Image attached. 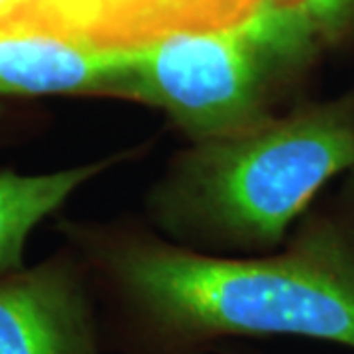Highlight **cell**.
Listing matches in <instances>:
<instances>
[{"label": "cell", "instance_id": "1", "mask_svg": "<svg viewBox=\"0 0 354 354\" xmlns=\"http://www.w3.org/2000/svg\"><path fill=\"white\" fill-rule=\"evenodd\" d=\"M109 272L142 354H195L227 337H301L354 351V230L333 218L268 258L142 242L111 250Z\"/></svg>", "mask_w": 354, "mask_h": 354}, {"label": "cell", "instance_id": "2", "mask_svg": "<svg viewBox=\"0 0 354 354\" xmlns=\"http://www.w3.org/2000/svg\"><path fill=\"white\" fill-rule=\"evenodd\" d=\"M354 169V93L201 140L156 207L174 227L274 244L330 179Z\"/></svg>", "mask_w": 354, "mask_h": 354}, {"label": "cell", "instance_id": "3", "mask_svg": "<svg viewBox=\"0 0 354 354\" xmlns=\"http://www.w3.org/2000/svg\"><path fill=\"white\" fill-rule=\"evenodd\" d=\"M317 51L299 10L266 0L239 24L176 32L130 50L120 97L162 109L197 142L216 138L266 118L272 77Z\"/></svg>", "mask_w": 354, "mask_h": 354}, {"label": "cell", "instance_id": "4", "mask_svg": "<svg viewBox=\"0 0 354 354\" xmlns=\"http://www.w3.org/2000/svg\"><path fill=\"white\" fill-rule=\"evenodd\" d=\"M24 34L136 50L185 30L242 22L227 0H16Z\"/></svg>", "mask_w": 354, "mask_h": 354}, {"label": "cell", "instance_id": "5", "mask_svg": "<svg viewBox=\"0 0 354 354\" xmlns=\"http://www.w3.org/2000/svg\"><path fill=\"white\" fill-rule=\"evenodd\" d=\"M0 354H101L93 307L71 268L0 276Z\"/></svg>", "mask_w": 354, "mask_h": 354}, {"label": "cell", "instance_id": "6", "mask_svg": "<svg viewBox=\"0 0 354 354\" xmlns=\"http://www.w3.org/2000/svg\"><path fill=\"white\" fill-rule=\"evenodd\" d=\"M130 50L41 36H0V95H122Z\"/></svg>", "mask_w": 354, "mask_h": 354}, {"label": "cell", "instance_id": "7", "mask_svg": "<svg viewBox=\"0 0 354 354\" xmlns=\"http://www.w3.org/2000/svg\"><path fill=\"white\" fill-rule=\"evenodd\" d=\"M113 164V158H106L38 176L0 171V276L24 270V246L32 230Z\"/></svg>", "mask_w": 354, "mask_h": 354}, {"label": "cell", "instance_id": "8", "mask_svg": "<svg viewBox=\"0 0 354 354\" xmlns=\"http://www.w3.org/2000/svg\"><path fill=\"white\" fill-rule=\"evenodd\" d=\"M295 6L321 50L354 28V0H295Z\"/></svg>", "mask_w": 354, "mask_h": 354}, {"label": "cell", "instance_id": "9", "mask_svg": "<svg viewBox=\"0 0 354 354\" xmlns=\"http://www.w3.org/2000/svg\"><path fill=\"white\" fill-rule=\"evenodd\" d=\"M24 34L22 14L16 0H0V36Z\"/></svg>", "mask_w": 354, "mask_h": 354}]
</instances>
